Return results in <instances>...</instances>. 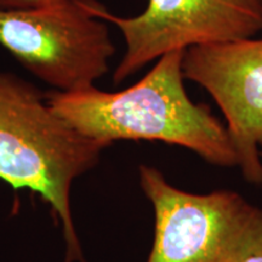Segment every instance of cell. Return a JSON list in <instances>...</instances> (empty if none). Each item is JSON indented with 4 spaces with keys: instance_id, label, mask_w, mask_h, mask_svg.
I'll list each match as a JSON object with an SVG mask.
<instances>
[{
    "instance_id": "obj_1",
    "label": "cell",
    "mask_w": 262,
    "mask_h": 262,
    "mask_svg": "<svg viewBox=\"0 0 262 262\" xmlns=\"http://www.w3.org/2000/svg\"><path fill=\"white\" fill-rule=\"evenodd\" d=\"M183 54L163 55L145 77L124 90L51 91L48 103L72 129L106 147L120 140L160 141L192 150L211 165L238 166L225 124L186 91Z\"/></svg>"
},
{
    "instance_id": "obj_2",
    "label": "cell",
    "mask_w": 262,
    "mask_h": 262,
    "mask_svg": "<svg viewBox=\"0 0 262 262\" xmlns=\"http://www.w3.org/2000/svg\"><path fill=\"white\" fill-rule=\"evenodd\" d=\"M106 146L72 129L47 94L0 71V180L29 189L50 205L66 242L64 262H84L71 210L74 180L97 165Z\"/></svg>"
},
{
    "instance_id": "obj_3",
    "label": "cell",
    "mask_w": 262,
    "mask_h": 262,
    "mask_svg": "<svg viewBox=\"0 0 262 262\" xmlns=\"http://www.w3.org/2000/svg\"><path fill=\"white\" fill-rule=\"evenodd\" d=\"M139 175L155 210L146 262H241L262 250V208L239 193L182 191L148 165Z\"/></svg>"
},
{
    "instance_id": "obj_4",
    "label": "cell",
    "mask_w": 262,
    "mask_h": 262,
    "mask_svg": "<svg viewBox=\"0 0 262 262\" xmlns=\"http://www.w3.org/2000/svg\"><path fill=\"white\" fill-rule=\"evenodd\" d=\"M95 0H57L27 10L0 11V45L56 91L95 86L110 71L116 48Z\"/></svg>"
},
{
    "instance_id": "obj_5",
    "label": "cell",
    "mask_w": 262,
    "mask_h": 262,
    "mask_svg": "<svg viewBox=\"0 0 262 262\" xmlns=\"http://www.w3.org/2000/svg\"><path fill=\"white\" fill-rule=\"evenodd\" d=\"M93 12L117 26L125 42L114 84L170 51L254 38L262 31V0H148L133 17L113 15L95 0Z\"/></svg>"
},
{
    "instance_id": "obj_6",
    "label": "cell",
    "mask_w": 262,
    "mask_h": 262,
    "mask_svg": "<svg viewBox=\"0 0 262 262\" xmlns=\"http://www.w3.org/2000/svg\"><path fill=\"white\" fill-rule=\"evenodd\" d=\"M185 79L202 86L224 114L238 168L262 183V38L192 47L185 50Z\"/></svg>"
},
{
    "instance_id": "obj_7",
    "label": "cell",
    "mask_w": 262,
    "mask_h": 262,
    "mask_svg": "<svg viewBox=\"0 0 262 262\" xmlns=\"http://www.w3.org/2000/svg\"><path fill=\"white\" fill-rule=\"evenodd\" d=\"M57 0H0V11H12V10H27L45 6Z\"/></svg>"
},
{
    "instance_id": "obj_8",
    "label": "cell",
    "mask_w": 262,
    "mask_h": 262,
    "mask_svg": "<svg viewBox=\"0 0 262 262\" xmlns=\"http://www.w3.org/2000/svg\"><path fill=\"white\" fill-rule=\"evenodd\" d=\"M241 262H262V250L249 255V256L243 258Z\"/></svg>"
}]
</instances>
